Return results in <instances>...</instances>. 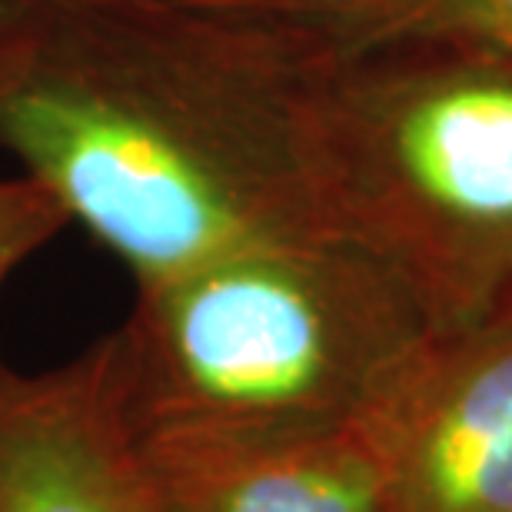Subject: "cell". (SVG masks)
Wrapping results in <instances>:
<instances>
[{
    "label": "cell",
    "instance_id": "5b68a950",
    "mask_svg": "<svg viewBox=\"0 0 512 512\" xmlns=\"http://www.w3.org/2000/svg\"><path fill=\"white\" fill-rule=\"evenodd\" d=\"M0 512H157L114 336L44 373L0 363Z\"/></svg>",
    "mask_w": 512,
    "mask_h": 512
},
{
    "label": "cell",
    "instance_id": "30bf717a",
    "mask_svg": "<svg viewBox=\"0 0 512 512\" xmlns=\"http://www.w3.org/2000/svg\"><path fill=\"white\" fill-rule=\"evenodd\" d=\"M10 10H14V0H0V37H4V27L10 20Z\"/></svg>",
    "mask_w": 512,
    "mask_h": 512
},
{
    "label": "cell",
    "instance_id": "3957f363",
    "mask_svg": "<svg viewBox=\"0 0 512 512\" xmlns=\"http://www.w3.org/2000/svg\"><path fill=\"white\" fill-rule=\"evenodd\" d=\"M333 223L403 270L443 330L512 310V54L433 24L326 54Z\"/></svg>",
    "mask_w": 512,
    "mask_h": 512
},
{
    "label": "cell",
    "instance_id": "52a82bcc",
    "mask_svg": "<svg viewBox=\"0 0 512 512\" xmlns=\"http://www.w3.org/2000/svg\"><path fill=\"white\" fill-rule=\"evenodd\" d=\"M183 4L280 30L330 54L373 44L403 30L466 20L463 0H183Z\"/></svg>",
    "mask_w": 512,
    "mask_h": 512
},
{
    "label": "cell",
    "instance_id": "6da1fadb",
    "mask_svg": "<svg viewBox=\"0 0 512 512\" xmlns=\"http://www.w3.org/2000/svg\"><path fill=\"white\" fill-rule=\"evenodd\" d=\"M326 54L183 0H14L0 150L153 286L336 227L316 133Z\"/></svg>",
    "mask_w": 512,
    "mask_h": 512
},
{
    "label": "cell",
    "instance_id": "9c48e42d",
    "mask_svg": "<svg viewBox=\"0 0 512 512\" xmlns=\"http://www.w3.org/2000/svg\"><path fill=\"white\" fill-rule=\"evenodd\" d=\"M466 24L512 54V0H463Z\"/></svg>",
    "mask_w": 512,
    "mask_h": 512
},
{
    "label": "cell",
    "instance_id": "8992f818",
    "mask_svg": "<svg viewBox=\"0 0 512 512\" xmlns=\"http://www.w3.org/2000/svg\"><path fill=\"white\" fill-rule=\"evenodd\" d=\"M137 439L157 512H389L356 426Z\"/></svg>",
    "mask_w": 512,
    "mask_h": 512
},
{
    "label": "cell",
    "instance_id": "ba28073f",
    "mask_svg": "<svg viewBox=\"0 0 512 512\" xmlns=\"http://www.w3.org/2000/svg\"><path fill=\"white\" fill-rule=\"evenodd\" d=\"M67 223V213L57 207V200L24 173L0 180V290Z\"/></svg>",
    "mask_w": 512,
    "mask_h": 512
},
{
    "label": "cell",
    "instance_id": "277c9868",
    "mask_svg": "<svg viewBox=\"0 0 512 512\" xmlns=\"http://www.w3.org/2000/svg\"><path fill=\"white\" fill-rule=\"evenodd\" d=\"M356 429L389 512H512V310L436 333Z\"/></svg>",
    "mask_w": 512,
    "mask_h": 512
},
{
    "label": "cell",
    "instance_id": "7a4b0ae2",
    "mask_svg": "<svg viewBox=\"0 0 512 512\" xmlns=\"http://www.w3.org/2000/svg\"><path fill=\"white\" fill-rule=\"evenodd\" d=\"M436 333L389 256L323 227L137 286L110 336L137 433H310L360 423Z\"/></svg>",
    "mask_w": 512,
    "mask_h": 512
}]
</instances>
